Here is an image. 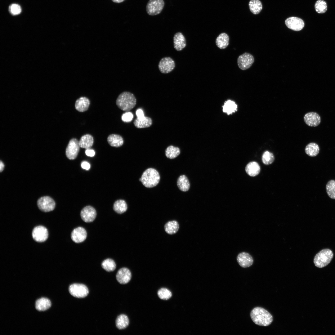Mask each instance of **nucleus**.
I'll return each mask as SVG.
<instances>
[{
	"instance_id": "nucleus-2",
	"label": "nucleus",
	"mask_w": 335,
	"mask_h": 335,
	"mask_svg": "<svg viewBox=\"0 0 335 335\" xmlns=\"http://www.w3.org/2000/svg\"><path fill=\"white\" fill-rule=\"evenodd\" d=\"M136 100L133 94L128 92H124L121 93L116 100V104L121 110L128 111L133 109L135 106Z\"/></svg>"
},
{
	"instance_id": "nucleus-4",
	"label": "nucleus",
	"mask_w": 335,
	"mask_h": 335,
	"mask_svg": "<svg viewBox=\"0 0 335 335\" xmlns=\"http://www.w3.org/2000/svg\"><path fill=\"white\" fill-rule=\"evenodd\" d=\"M333 256V253L330 249L328 248L322 249L315 255L314 263L317 267H324L330 263Z\"/></svg>"
},
{
	"instance_id": "nucleus-27",
	"label": "nucleus",
	"mask_w": 335,
	"mask_h": 335,
	"mask_svg": "<svg viewBox=\"0 0 335 335\" xmlns=\"http://www.w3.org/2000/svg\"><path fill=\"white\" fill-rule=\"evenodd\" d=\"M306 154L310 157H315L317 155L319 151L318 145L314 142H311L308 144L305 149Z\"/></svg>"
},
{
	"instance_id": "nucleus-3",
	"label": "nucleus",
	"mask_w": 335,
	"mask_h": 335,
	"mask_svg": "<svg viewBox=\"0 0 335 335\" xmlns=\"http://www.w3.org/2000/svg\"><path fill=\"white\" fill-rule=\"evenodd\" d=\"M160 176L158 172L155 169L149 168L142 173L139 179L143 185L147 188H152L159 183Z\"/></svg>"
},
{
	"instance_id": "nucleus-29",
	"label": "nucleus",
	"mask_w": 335,
	"mask_h": 335,
	"mask_svg": "<svg viewBox=\"0 0 335 335\" xmlns=\"http://www.w3.org/2000/svg\"><path fill=\"white\" fill-rule=\"evenodd\" d=\"M127 204L124 200H117L114 204V210L118 213L122 214L124 213L127 211Z\"/></svg>"
},
{
	"instance_id": "nucleus-43",
	"label": "nucleus",
	"mask_w": 335,
	"mask_h": 335,
	"mask_svg": "<svg viewBox=\"0 0 335 335\" xmlns=\"http://www.w3.org/2000/svg\"><path fill=\"white\" fill-rule=\"evenodd\" d=\"M85 154L88 156L93 157L95 154V152L93 150L88 149L86 150Z\"/></svg>"
},
{
	"instance_id": "nucleus-6",
	"label": "nucleus",
	"mask_w": 335,
	"mask_h": 335,
	"mask_svg": "<svg viewBox=\"0 0 335 335\" xmlns=\"http://www.w3.org/2000/svg\"><path fill=\"white\" fill-rule=\"evenodd\" d=\"M69 290L71 295L78 298L85 297L89 293L87 287L82 284H73L69 286Z\"/></svg>"
},
{
	"instance_id": "nucleus-13",
	"label": "nucleus",
	"mask_w": 335,
	"mask_h": 335,
	"mask_svg": "<svg viewBox=\"0 0 335 335\" xmlns=\"http://www.w3.org/2000/svg\"><path fill=\"white\" fill-rule=\"evenodd\" d=\"M96 212L95 209L90 206L84 207L81 211L80 216L82 220L86 222H91L95 219Z\"/></svg>"
},
{
	"instance_id": "nucleus-21",
	"label": "nucleus",
	"mask_w": 335,
	"mask_h": 335,
	"mask_svg": "<svg viewBox=\"0 0 335 335\" xmlns=\"http://www.w3.org/2000/svg\"><path fill=\"white\" fill-rule=\"evenodd\" d=\"M90 104V100L88 98L86 97H81L76 100L75 108L79 112H84L88 109Z\"/></svg>"
},
{
	"instance_id": "nucleus-31",
	"label": "nucleus",
	"mask_w": 335,
	"mask_h": 335,
	"mask_svg": "<svg viewBox=\"0 0 335 335\" xmlns=\"http://www.w3.org/2000/svg\"><path fill=\"white\" fill-rule=\"evenodd\" d=\"M134 124L135 126L138 128L147 127L152 125V120L150 118L145 116L141 119L139 120L137 118L135 119Z\"/></svg>"
},
{
	"instance_id": "nucleus-11",
	"label": "nucleus",
	"mask_w": 335,
	"mask_h": 335,
	"mask_svg": "<svg viewBox=\"0 0 335 335\" xmlns=\"http://www.w3.org/2000/svg\"><path fill=\"white\" fill-rule=\"evenodd\" d=\"M32 235L34 239L36 241L43 242L48 238V231L45 227L41 226H38L33 229Z\"/></svg>"
},
{
	"instance_id": "nucleus-17",
	"label": "nucleus",
	"mask_w": 335,
	"mask_h": 335,
	"mask_svg": "<svg viewBox=\"0 0 335 335\" xmlns=\"http://www.w3.org/2000/svg\"><path fill=\"white\" fill-rule=\"evenodd\" d=\"M132 277L131 273L127 268L123 267L120 269L118 271L116 278L117 281L120 284H125L130 281Z\"/></svg>"
},
{
	"instance_id": "nucleus-10",
	"label": "nucleus",
	"mask_w": 335,
	"mask_h": 335,
	"mask_svg": "<svg viewBox=\"0 0 335 335\" xmlns=\"http://www.w3.org/2000/svg\"><path fill=\"white\" fill-rule=\"evenodd\" d=\"M175 63L171 57H166L162 58L159 64V68L163 74H168L171 72L175 68Z\"/></svg>"
},
{
	"instance_id": "nucleus-20",
	"label": "nucleus",
	"mask_w": 335,
	"mask_h": 335,
	"mask_svg": "<svg viewBox=\"0 0 335 335\" xmlns=\"http://www.w3.org/2000/svg\"><path fill=\"white\" fill-rule=\"evenodd\" d=\"M229 38L228 35L225 33L220 34L216 40L217 46L220 49L226 48L229 44Z\"/></svg>"
},
{
	"instance_id": "nucleus-32",
	"label": "nucleus",
	"mask_w": 335,
	"mask_h": 335,
	"mask_svg": "<svg viewBox=\"0 0 335 335\" xmlns=\"http://www.w3.org/2000/svg\"><path fill=\"white\" fill-rule=\"evenodd\" d=\"M237 106L235 103L231 100H228L225 103L223 110L224 112L228 114H231L236 112L237 110Z\"/></svg>"
},
{
	"instance_id": "nucleus-42",
	"label": "nucleus",
	"mask_w": 335,
	"mask_h": 335,
	"mask_svg": "<svg viewBox=\"0 0 335 335\" xmlns=\"http://www.w3.org/2000/svg\"><path fill=\"white\" fill-rule=\"evenodd\" d=\"M82 168L86 170H88L90 167V164L87 162L83 161L81 164Z\"/></svg>"
},
{
	"instance_id": "nucleus-8",
	"label": "nucleus",
	"mask_w": 335,
	"mask_h": 335,
	"mask_svg": "<svg viewBox=\"0 0 335 335\" xmlns=\"http://www.w3.org/2000/svg\"><path fill=\"white\" fill-rule=\"evenodd\" d=\"M254 61V57L252 54L245 52L238 57V65L241 69L246 70L251 67Z\"/></svg>"
},
{
	"instance_id": "nucleus-44",
	"label": "nucleus",
	"mask_w": 335,
	"mask_h": 335,
	"mask_svg": "<svg viewBox=\"0 0 335 335\" xmlns=\"http://www.w3.org/2000/svg\"><path fill=\"white\" fill-rule=\"evenodd\" d=\"M4 165L3 163L1 161L0 162V172H2L4 169Z\"/></svg>"
},
{
	"instance_id": "nucleus-33",
	"label": "nucleus",
	"mask_w": 335,
	"mask_h": 335,
	"mask_svg": "<svg viewBox=\"0 0 335 335\" xmlns=\"http://www.w3.org/2000/svg\"><path fill=\"white\" fill-rule=\"evenodd\" d=\"M180 153V149L177 147L170 145L168 147L165 151L166 156L170 159H173L179 155Z\"/></svg>"
},
{
	"instance_id": "nucleus-16",
	"label": "nucleus",
	"mask_w": 335,
	"mask_h": 335,
	"mask_svg": "<svg viewBox=\"0 0 335 335\" xmlns=\"http://www.w3.org/2000/svg\"><path fill=\"white\" fill-rule=\"evenodd\" d=\"M237 260L239 265L244 268L251 266L253 262L252 256L248 253L244 252H241L238 255Z\"/></svg>"
},
{
	"instance_id": "nucleus-5",
	"label": "nucleus",
	"mask_w": 335,
	"mask_h": 335,
	"mask_svg": "<svg viewBox=\"0 0 335 335\" xmlns=\"http://www.w3.org/2000/svg\"><path fill=\"white\" fill-rule=\"evenodd\" d=\"M164 6L163 0H149L146 6V11L150 16L160 14Z\"/></svg>"
},
{
	"instance_id": "nucleus-28",
	"label": "nucleus",
	"mask_w": 335,
	"mask_h": 335,
	"mask_svg": "<svg viewBox=\"0 0 335 335\" xmlns=\"http://www.w3.org/2000/svg\"><path fill=\"white\" fill-rule=\"evenodd\" d=\"M129 324V320L127 316L124 314L119 315L116 321L117 327L119 329H124L127 328Z\"/></svg>"
},
{
	"instance_id": "nucleus-34",
	"label": "nucleus",
	"mask_w": 335,
	"mask_h": 335,
	"mask_svg": "<svg viewBox=\"0 0 335 335\" xmlns=\"http://www.w3.org/2000/svg\"><path fill=\"white\" fill-rule=\"evenodd\" d=\"M101 266L103 269L108 272L114 271L116 267L114 261L110 258H107L104 260L102 262Z\"/></svg>"
},
{
	"instance_id": "nucleus-9",
	"label": "nucleus",
	"mask_w": 335,
	"mask_h": 335,
	"mask_svg": "<svg viewBox=\"0 0 335 335\" xmlns=\"http://www.w3.org/2000/svg\"><path fill=\"white\" fill-rule=\"evenodd\" d=\"M39 208L42 211L49 212L53 210L55 206V203L51 198L44 196L39 198L37 201Z\"/></svg>"
},
{
	"instance_id": "nucleus-19",
	"label": "nucleus",
	"mask_w": 335,
	"mask_h": 335,
	"mask_svg": "<svg viewBox=\"0 0 335 335\" xmlns=\"http://www.w3.org/2000/svg\"><path fill=\"white\" fill-rule=\"evenodd\" d=\"M245 170L247 173L251 176H255L260 173L261 168L259 164L257 162L252 161L246 166Z\"/></svg>"
},
{
	"instance_id": "nucleus-7",
	"label": "nucleus",
	"mask_w": 335,
	"mask_h": 335,
	"mask_svg": "<svg viewBox=\"0 0 335 335\" xmlns=\"http://www.w3.org/2000/svg\"><path fill=\"white\" fill-rule=\"evenodd\" d=\"M80 147L79 141L76 139L73 138L70 140L66 149L67 158L70 160L75 159L78 155Z\"/></svg>"
},
{
	"instance_id": "nucleus-15",
	"label": "nucleus",
	"mask_w": 335,
	"mask_h": 335,
	"mask_svg": "<svg viewBox=\"0 0 335 335\" xmlns=\"http://www.w3.org/2000/svg\"><path fill=\"white\" fill-rule=\"evenodd\" d=\"M87 237V232L83 227H78L74 229L71 234L72 240L75 243H79L84 241Z\"/></svg>"
},
{
	"instance_id": "nucleus-1",
	"label": "nucleus",
	"mask_w": 335,
	"mask_h": 335,
	"mask_svg": "<svg viewBox=\"0 0 335 335\" xmlns=\"http://www.w3.org/2000/svg\"><path fill=\"white\" fill-rule=\"evenodd\" d=\"M250 316L255 324L261 326H268L273 320L271 314L261 307H257L253 309L251 312Z\"/></svg>"
},
{
	"instance_id": "nucleus-22",
	"label": "nucleus",
	"mask_w": 335,
	"mask_h": 335,
	"mask_svg": "<svg viewBox=\"0 0 335 335\" xmlns=\"http://www.w3.org/2000/svg\"><path fill=\"white\" fill-rule=\"evenodd\" d=\"M93 142V137L91 135L87 134L81 137L79 141V144L80 147L88 149L92 146Z\"/></svg>"
},
{
	"instance_id": "nucleus-18",
	"label": "nucleus",
	"mask_w": 335,
	"mask_h": 335,
	"mask_svg": "<svg viewBox=\"0 0 335 335\" xmlns=\"http://www.w3.org/2000/svg\"><path fill=\"white\" fill-rule=\"evenodd\" d=\"M174 47L177 51H181L186 46V41L185 37L182 33L178 32L176 33L173 37Z\"/></svg>"
},
{
	"instance_id": "nucleus-25",
	"label": "nucleus",
	"mask_w": 335,
	"mask_h": 335,
	"mask_svg": "<svg viewBox=\"0 0 335 335\" xmlns=\"http://www.w3.org/2000/svg\"><path fill=\"white\" fill-rule=\"evenodd\" d=\"M179 225L178 222L175 220L169 221L164 225V228L166 232L169 234L176 233L178 231Z\"/></svg>"
},
{
	"instance_id": "nucleus-41",
	"label": "nucleus",
	"mask_w": 335,
	"mask_h": 335,
	"mask_svg": "<svg viewBox=\"0 0 335 335\" xmlns=\"http://www.w3.org/2000/svg\"><path fill=\"white\" fill-rule=\"evenodd\" d=\"M136 114L138 119H141L145 117L143 112L142 109H138L136 111Z\"/></svg>"
},
{
	"instance_id": "nucleus-14",
	"label": "nucleus",
	"mask_w": 335,
	"mask_h": 335,
	"mask_svg": "<svg viewBox=\"0 0 335 335\" xmlns=\"http://www.w3.org/2000/svg\"><path fill=\"white\" fill-rule=\"evenodd\" d=\"M304 120L306 124L310 127H317L321 122V118L319 114L315 112H311L305 114Z\"/></svg>"
},
{
	"instance_id": "nucleus-38",
	"label": "nucleus",
	"mask_w": 335,
	"mask_h": 335,
	"mask_svg": "<svg viewBox=\"0 0 335 335\" xmlns=\"http://www.w3.org/2000/svg\"><path fill=\"white\" fill-rule=\"evenodd\" d=\"M157 294L160 298L164 300H168L172 296L171 292L165 288H162L159 289L158 292Z\"/></svg>"
},
{
	"instance_id": "nucleus-26",
	"label": "nucleus",
	"mask_w": 335,
	"mask_h": 335,
	"mask_svg": "<svg viewBox=\"0 0 335 335\" xmlns=\"http://www.w3.org/2000/svg\"><path fill=\"white\" fill-rule=\"evenodd\" d=\"M179 189L182 191H187L190 187V184L187 177L184 175L180 176L177 181Z\"/></svg>"
},
{
	"instance_id": "nucleus-12",
	"label": "nucleus",
	"mask_w": 335,
	"mask_h": 335,
	"mask_svg": "<svg viewBox=\"0 0 335 335\" xmlns=\"http://www.w3.org/2000/svg\"><path fill=\"white\" fill-rule=\"evenodd\" d=\"M286 26L290 29L295 31H299L304 27L305 24L301 19L295 17H291L285 20Z\"/></svg>"
},
{
	"instance_id": "nucleus-36",
	"label": "nucleus",
	"mask_w": 335,
	"mask_h": 335,
	"mask_svg": "<svg viewBox=\"0 0 335 335\" xmlns=\"http://www.w3.org/2000/svg\"><path fill=\"white\" fill-rule=\"evenodd\" d=\"M275 160L273 154L268 151H265L262 156V163L265 165H269L272 163Z\"/></svg>"
},
{
	"instance_id": "nucleus-37",
	"label": "nucleus",
	"mask_w": 335,
	"mask_h": 335,
	"mask_svg": "<svg viewBox=\"0 0 335 335\" xmlns=\"http://www.w3.org/2000/svg\"><path fill=\"white\" fill-rule=\"evenodd\" d=\"M315 7L316 11L318 13H323L327 11V4L326 2L323 0H318L315 3Z\"/></svg>"
},
{
	"instance_id": "nucleus-40",
	"label": "nucleus",
	"mask_w": 335,
	"mask_h": 335,
	"mask_svg": "<svg viewBox=\"0 0 335 335\" xmlns=\"http://www.w3.org/2000/svg\"><path fill=\"white\" fill-rule=\"evenodd\" d=\"M133 118V115L131 112H127L123 114L122 116V120L125 122L131 121Z\"/></svg>"
},
{
	"instance_id": "nucleus-23",
	"label": "nucleus",
	"mask_w": 335,
	"mask_h": 335,
	"mask_svg": "<svg viewBox=\"0 0 335 335\" xmlns=\"http://www.w3.org/2000/svg\"><path fill=\"white\" fill-rule=\"evenodd\" d=\"M107 141L110 146L116 147L121 146L123 143V140L122 137L119 135L115 134L109 136L107 138Z\"/></svg>"
},
{
	"instance_id": "nucleus-24",
	"label": "nucleus",
	"mask_w": 335,
	"mask_h": 335,
	"mask_svg": "<svg viewBox=\"0 0 335 335\" xmlns=\"http://www.w3.org/2000/svg\"><path fill=\"white\" fill-rule=\"evenodd\" d=\"M51 306V301L46 298H40L37 300L35 302V308L37 310L40 311L47 310Z\"/></svg>"
},
{
	"instance_id": "nucleus-30",
	"label": "nucleus",
	"mask_w": 335,
	"mask_h": 335,
	"mask_svg": "<svg viewBox=\"0 0 335 335\" xmlns=\"http://www.w3.org/2000/svg\"><path fill=\"white\" fill-rule=\"evenodd\" d=\"M248 5L250 11L255 15L258 14L262 8L261 2L259 0H251Z\"/></svg>"
},
{
	"instance_id": "nucleus-45",
	"label": "nucleus",
	"mask_w": 335,
	"mask_h": 335,
	"mask_svg": "<svg viewBox=\"0 0 335 335\" xmlns=\"http://www.w3.org/2000/svg\"><path fill=\"white\" fill-rule=\"evenodd\" d=\"M114 2L119 3L123 2L125 0H112Z\"/></svg>"
},
{
	"instance_id": "nucleus-35",
	"label": "nucleus",
	"mask_w": 335,
	"mask_h": 335,
	"mask_svg": "<svg viewBox=\"0 0 335 335\" xmlns=\"http://www.w3.org/2000/svg\"><path fill=\"white\" fill-rule=\"evenodd\" d=\"M326 189L328 196L335 199V181L332 180L329 181L326 185Z\"/></svg>"
},
{
	"instance_id": "nucleus-39",
	"label": "nucleus",
	"mask_w": 335,
	"mask_h": 335,
	"mask_svg": "<svg viewBox=\"0 0 335 335\" xmlns=\"http://www.w3.org/2000/svg\"><path fill=\"white\" fill-rule=\"evenodd\" d=\"M10 13L12 15H16L19 14L21 11V9L20 5L16 4H12L9 7Z\"/></svg>"
}]
</instances>
